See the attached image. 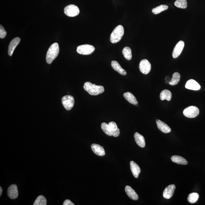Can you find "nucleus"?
I'll use <instances>...</instances> for the list:
<instances>
[{
	"mask_svg": "<svg viewBox=\"0 0 205 205\" xmlns=\"http://www.w3.org/2000/svg\"><path fill=\"white\" fill-rule=\"evenodd\" d=\"M94 47L90 45H83L77 48V53L79 54L87 55L91 54L95 51Z\"/></svg>",
	"mask_w": 205,
	"mask_h": 205,
	"instance_id": "nucleus-4",
	"label": "nucleus"
},
{
	"mask_svg": "<svg viewBox=\"0 0 205 205\" xmlns=\"http://www.w3.org/2000/svg\"><path fill=\"white\" fill-rule=\"evenodd\" d=\"M124 33L123 27L119 25L112 31L110 36V41L112 43L118 42L122 39Z\"/></svg>",
	"mask_w": 205,
	"mask_h": 205,
	"instance_id": "nucleus-3",
	"label": "nucleus"
},
{
	"mask_svg": "<svg viewBox=\"0 0 205 205\" xmlns=\"http://www.w3.org/2000/svg\"><path fill=\"white\" fill-rule=\"evenodd\" d=\"M62 104L67 110H70L73 108L75 103V99L71 95H65L62 98Z\"/></svg>",
	"mask_w": 205,
	"mask_h": 205,
	"instance_id": "nucleus-5",
	"label": "nucleus"
},
{
	"mask_svg": "<svg viewBox=\"0 0 205 205\" xmlns=\"http://www.w3.org/2000/svg\"><path fill=\"white\" fill-rule=\"evenodd\" d=\"M59 52V47L58 44L55 43L50 46L46 55L47 63L51 64L53 60L58 56Z\"/></svg>",
	"mask_w": 205,
	"mask_h": 205,
	"instance_id": "nucleus-2",
	"label": "nucleus"
},
{
	"mask_svg": "<svg viewBox=\"0 0 205 205\" xmlns=\"http://www.w3.org/2000/svg\"><path fill=\"white\" fill-rule=\"evenodd\" d=\"M181 75L178 72H175L172 75V79L171 81L169 82L170 85H177L179 83L180 80Z\"/></svg>",
	"mask_w": 205,
	"mask_h": 205,
	"instance_id": "nucleus-24",
	"label": "nucleus"
},
{
	"mask_svg": "<svg viewBox=\"0 0 205 205\" xmlns=\"http://www.w3.org/2000/svg\"><path fill=\"white\" fill-rule=\"evenodd\" d=\"M101 128L102 130L104 133L106 134L107 135L109 136H112V134L111 133L110 130H109L108 127V124L104 122L101 124Z\"/></svg>",
	"mask_w": 205,
	"mask_h": 205,
	"instance_id": "nucleus-30",
	"label": "nucleus"
},
{
	"mask_svg": "<svg viewBox=\"0 0 205 205\" xmlns=\"http://www.w3.org/2000/svg\"><path fill=\"white\" fill-rule=\"evenodd\" d=\"M124 97L126 100L133 105H137L138 104L137 98L134 95L130 92H126L124 94Z\"/></svg>",
	"mask_w": 205,
	"mask_h": 205,
	"instance_id": "nucleus-21",
	"label": "nucleus"
},
{
	"mask_svg": "<svg viewBox=\"0 0 205 205\" xmlns=\"http://www.w3.org/2000/svg\"><path fill=\"white\" fill-rule=\"evenodd\" d=\"M130 169L134 177L137 178L138 177L141 172L140 168L139 166L133 161H131L130 163Z\"/></svg>",
	"mask_w": 205,
	"mask_h": 205,
	"instance_id": "nucleus-17",
	"label": "nucleus"
},
{
	"mask_svg": "<svg viewBox=\"0 0 205 205\" xmlns=\"http://www.w3.org/2000/svg\"><path fill=\"white\" fill-rule=\"evenodd\" d=\"M139 68L142 73L147 75L150 71L151 64L147 59L142 60L139 63Z\"/></svg>",
	"mask_w": 205,
	"mask_h": 205,
	"instance_id": "nucleus-8",
	"label": "nucleus"
},
{
	"mask_svg": "<svg viewBox=\"0 0 205 205\" xmlns=\"http://www.w3.org/2000/svg\"><path fill=\"white\" fill-rule=\"evenodd\" d=\"M156 123H157L158 129L164 133H168L171 132V129L165 123L159 120V119H157V120H156Z\"/></svg>",
	"mask_w": 205,
	"mask_h": 205,
	"instance_id": "nucleus-13",
	"label": "nucleus"
},
{
	"mask_svg": "<svg viewBox=\"0 0 205 205\" xmlns=\"http://www.w3.org/2000/svg\"><path fill=\"white\" fill-rule=\"evenodd\" d=\"M176 186L174 185H170L164 189L163 192V196L165 199H169L172 197L174 194Z\"/></svg>",
	"mask_w": 205,
	"mask_h": 205,
	"instance_id": "nucleus-11",
	"label": "nucleus"
},
{
	"mask_svg": "<svg viewBox=\"0 0 205 205\" xmlns=\"http://www.w3.org/2000/svg\"><path fill=\"white\" fill-rule=\"evenodd\" d=\"M134 138L136 143L139 147L142 148L145 147L146 143L143 136L137 132L134 134Z\"/></svg>",
	"mask_w": 205,
	"mask_h": 205,
	"instance_id": "nucleus-20",
	"label": "nucleus"
},
{
	"mask_svg": "<svg viewBox=\"0 0 205 205\" xmlns=\"http://www.w3.org/2000/svg\"><path fill=\"white\" fill-rule=\"evenodd\" d=\"M92 151L97 155L103 156L105 155V152L103 148L98 144H93L91 146Z\"/></svg>",
	"mask_w": 205,
	"mask_h": 205,
	"instance_id": "nucleus-16",
	"label": "nucleus"
},
{
	"mask_svg": "<svg viewBox=\"0 0 205 205\" xmlns=\"http://www.w3.org/2000/svg\"><path fill=\"white\" fill-rule=\"evenodd\" d=\"M63 205H74L75 204L72 203L70 200L67 199L65 200L63 204Z\"/></svg>",
	"mask_w": 205,
	"mask_h": 205,
	"instance_id": "nucleus-32",
	"label": "nucleus"
},
{
	"mask_svg": "<svg viewBox=\"0 0 205 205\" xmlns=\"http://www.w3.org/2000/svg\"><path fill=\"white\" fill-rule=\"evenodd\" d=\"M199 110L197 107L190 106L187 107L183 111V114L189 118H194L199 115Z\"/></svg>",
	"mask_w": 205,
	"mask_h": 205,
	"instance_id": "nucleus-6",
	"label": "nucleus"
},
{
	"mask_svg": "<svg viewBox=\"0 0 205 205\" xmlns=\"http://www.w3.org/2000/svg\"><path fill=\"white\" fill-rule=\"evenodd\" d=\"M125 191L127 195L131 199L133 200H137L138 199V196L135 191L129 186H126Z\"/></svg>",
	"mask_w": 205,
	"mask_h": 205,
	"instance_id": "nucleus-18",
	"label": "nucleus"
},
{
	"mask_svg": "<svg viewBox=\"0 0 205 205\" xmlns=\"http://www.w3.org/2000/svg\"><path fill=\"white\" fill-rule=\"evenodd\" d=\"M123 55L124 58L127 60H130L132 58V50L129 47H125L122 50Z\"/></svg>",
	"mask_w": 205,
	"mask_h": 205,
	"instance_id": "nucleus-25",
	"label": "nucleus"
},
{
	"mask_svg": "<svg viewBox=\"0 0 205 205\" xmlns=\"http://www.w3.org/2000/svg\"><path fill=\"white\" fill-rule=\"evenodd\" d=\"M171 98H172V94L169 90H164L161 92L160 98L161 100H166L168 101H170Z\"/></svg>",
	"mask_w": 205,
	"mask_h": 205,
	"instance_id": "nucleus-23",
	"label": "nucleus"
},
{
	"mask_svg": "<svg viewBox=\"0 0 205 205\" xmlns=\"http://www.w3.org/2000/svg\"><path fill=\"white\" fill-rule=\"evenodd\" d=\"M111 66L114 70L118 72L119 74L122 75H127V72L125 70L121 67L118 62L115 60H113L111 62Z\"/></svg>",
	"mask_w": 205,
	"mask_h": 205,
	"instance_id": "nucleus-19",
	"label": "nucleus"
},
{
	"mask_svg": "<svg viewBox=\"0 0 205 205\" xmlns=\"http://www.w3.org/2000/svg\"><path fill=\"white\" fill-rule=\"evenodd\" d=\"M108 127L112 136L118 137L120 134V130L118 128L116 124L114 122H111L108 124Z\"/></svg>",
	"mask_w": 205,
	"mask_h": 205,
	"instance_id": "nucleus-14",
	"label": "nucleus"
},
{
	"mask_svg": "<svg viewBox=\"0 0 205 205\" xmlns=\"http://www.w3.org/2000/svg\"><path fill=\"white\" fill-rule=\"evenodd\" d=\"M64 11L65 14L69 17L76 16L79 15L80 12L78 7L73 4L68 5L66 7Z\"/></svg>",
	"mask_w": 205,
	"mask_h": 205,
	"instance_id": "nucleus-7",
	"label": "nucleus"
},
{
	"mask_svg": "<svg viewBox=\"0 0 205 205\" xmlns=\"http://www.w3.org/2000/svg\"><path fill=\"white\" fill-rule=\"evenodd\" d=\"M7 35V32L5 28L1 25L0 26V38H4L6 37Z\"/></svg>",
	"mask_w": 205,
	"mask_h": 205,
	"instance_id": "nucleus-31",
	"label": "nucleus"
},
{
	"mask_svg": "<svg viewBox=\"0 0 205 205\" xmlns=\"http://www.w3.org/2000/svg\"><path fill=\"white\" fill-rule=\"evenodd\" d=\"M185 45L184 41H180L178 42L172 52V57L174 59L178 58L181 55L183 51Z\"/></svg>",
	"mask_w": 205,
	"mask_h": 205,
	"instance_id": "nucleus-9",
	"label": "nucleus"
},
{
	"mask_svg": "<svg viewBox=\"0 0 205 205\" xmlns=\"http://www.w3.org/2000/svg\"><path fill=\"white\" fill-rule=\"evenodd\" d=\"M2 188L1 186L0 187V196H1L2 193Z\"/></svg>",
	"mask_w": 205,
	"mask_h": 205,
	"instance_id": "nucleus-33",
	"label": "nucleus"
},
{
	"mask_svg": "<svg viewBox=\"0 0 205 205\" xmlns=\"http://www.w3.org/2000/svg\"><path fill=\"white\" fill-rule=\"evenodd\" d=\"M168 8L167 5H162L155 8H154L152 10V12L154 14H158L162 12V11L167 10Z\"/></svg>",
	"mask_w": 205,
	"mask_h": 205,
	"instance_id": "nucleus-26",
	"label": "nucleus"
},
{
	"mask_svg": "<svg viewBox=\"0 0 205 205\" xmlns=\"http://www.w3.org/2000/svg\"><path fill=\"white\" fill-rule=\"evenodd\" d=\"M171 160L176 164L182 165H186L188 164L187 161L184 158L177 155L172 156L171 158Z\"/></svg>",
	"mask_w": 205,
	"mask_h": 205,
	"instance_id": "nucleus-22",
	"label": "nucleus"
},
{
	"mask_svg": "<svg viewBox=\"0 0 205 205\" xmlns=\"http://www.w3.org/2000/svg\"><path fill=\"white\" fill-rule=\"evenodd\" d=\"M46 204L47 200L46 198L42 195H40L37 198L33 205H46Z\"/></svg>",
	"mask_w": 205,
	"mask_h": 205,
	"instance_id": "nucleus-27",
	"label": "nucleus"
},
{
	"mask_svg": "<svg viewBox=\"0 0 205 205\" xmlns=\"http://www.w3.org/2000/svg\"><path fill=\"white\" fill-rule=\"evenodd\" d=\"M84 89L92 95H98L103 93L105 90L103 86L96 85L89 82H87L84 84Z\"/></svg>",
	"mask_w": 205,
	"mask_h": 205,
	"instance_id": "nucleus-1",
	"label": "nucleus"
},
{
	"mask_svg": "<svg viewBox=\"0 0 205 205\" xmlns=\"http://www.w3.org/2000/svg\"><path fill=\"white\" fill-rule=\"evenodd\" d=\"M199 198V194L197 193H193L189 195L187 199L190 203L193 204L198 201Z\"/></svg>",
	"mask_w": 205,
	"mask_h": 205,
	"instance_id": "nucleus-28",
	"label": "nucleus"
},
{
	"mask_svg": "<svg viewBox=\"0 0 205 205\" xmlns=\"http://www.w3.org/2000/svg\"><path fill=\"white\" fill-rule=\"evenodd\" d=\"M174 5L176 7L185 9L187 7V1L186 0H176Z\"/></svg>",
	"mask_w": 205,
	"mask_h": 205,
	"instance_id": "nucleus-29",
	"label": "nucleus"
},
{
	"mask_svg": "<svg viewBox=\"0 0 205 205\" xmlns=\"http://www.w3.org/2000/svg\"><path fill=\"white\" fill-rule=\"evenodd\" d=\"M21 39L19 37H16L11 40L8 46V54L10 56H12L15 49L20 43Z\"/></svg>",
	"mask_w": 205,
	"mask_h": 205,
	"instance_id": "nucleus-12",
	"label": "nucleus"
},
{
	"mask_svg": "<svg viewBox=\"0 0 205 205\" xmlns=\"http://www.w3.org/2000/svg\"><path fill=\"white\" fill-rule=\"evenodd\" d=\"M7 194L8 197L11 199H14L17 198L18 196L17 186L15 184L10 186L8 189Z\"/></svg>",
	"mask_w": 205,
	"mask_h": 205,
	"instance_id": "nucleus-10",
	"label": "nucleus"
},
{
	"mask_svg": "<svg viewBox=\"0 0 205 205\" xmlns=\"http://www.w3.org/2000/svg\"><path fill=\"white\" fill-rule=\"evenodd\" d=\"M185 87L188 89L193 90H198L201 89V86L199 84L193 80L188 81L185 85Z\"/></svg>",
	"mask_w": 205,
	"mask_h": 205,
	"instance_id": "nucleus-15",
	"label": "nucleus"
}]
</instances>
